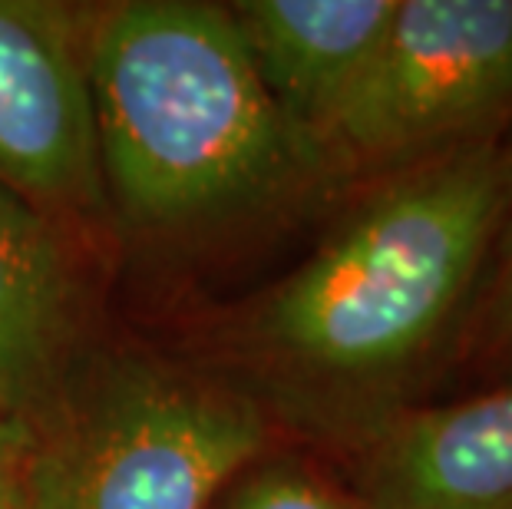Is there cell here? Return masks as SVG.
I'll return each mask as SVG.
<instances>
[{
    "label": "cell",
    "instance_id": "ba28073f",
    "mask_svg": "<svg viewBox=\"0 0 512 509\" xmlns=\"http://www.w3.org/2000/svg\"><path fill=\"white\" fill-rule=\"evenodd\" d=\"M70 285L60 245L30 199L0 182V417L30 427L60 391Z\"/></svg>",
    "mask_w": 512,
    "mask_h": 509
},
{
    "label": "cell",
    "instance_id": "3957f363",
    "mask_svg": "<svg viewBox=\"0 0 512 509\" xmlns=\"http://www.w3.org/2000/svg\"><path fill=\"white\" fill-rule=\"evenodd\" d=\"M281 443L242 384L113 361L30 424L24 509H205Z\"/></svg>",
    "mask_w": 512,
    "mask_h": 509
},
{
    "label": "cell",
    "instance_id": "5b68a950",
    "mask_svg": "<svg viewBox=\"0 0 512 509\" xmlns=\"http://www.w3.org/2000/svg\"><path fill=\"white\" fill-rule=\"evenodd\" d=\"M0 182L24 199H103L86 57L57 7L0 0Z\"/></svg>",
    "mask_w": 512,
    "mask_h": 509
},
{
    "label": "cell",
    "instance_id": "9c48e42d",
    "mask_svg": "<svg viewBox=\"0 0 512 509\" xmlns=\"http://www.w3.org/2000/svg\"><path fill=\"white\" fill-rule=\"evenodd\" d=\"M512 384V215L479 288L440 400Z\"/></svg>",
    "mask_w": 512,
    "mask_h": 509
},
{
    "label": "cell",
    "instance_id": "30bf717a",
    "mask_svg": "<svg viewBox=\"0 0 512 509\" xmlns=\"http://www.w3.org/2000/svg\"><path fill=\"white\" fill-rule=\"evenodd\" d=\"M222 509H367L328 457L281 443L225 490Z\"/></svg>",
    "mask_w": 512,
    "mask_h": 509
},
{
    "label": "cell",
    "instance_id": "8fae6325",
    "mask_svg": "<svg viewBox=\"0 0 512 509\" xmlns=\"http://www.w3.org/2000/svg\"><path fill=\"white\" fill-rule=\"evenodd\" d=\"M30 427L0 417V509H24V463Z\"/></svg>",
    "mask_w": 512,
    "mask_h": 509
},
{
    "label": "cell",
    "instance_id": "6da1fadb",
    "mask_svg": "<svg viewBox=\"0 0 512 509\" xmlns=\"http://www.w3.org/2000/svg\"><path fill=\"white\" fill-rule=\"evenodd\" d=\"M509 215L512 136L351 189L238 321L242 387L328 460L437 404Z\"/></svg>",
    "mask_w": 512,
    "mask_h": 509
},
{
    "label": "cell",
    "instance_id": "52a82bcc",
    "mask_svg": "<svg viewBox=\"0 0 512 509\" xmlns=\"http://www.w3.org/2000/svg\"><path fill=\"white\" fill-rule=\"evenodd\" d=\"M261 86L318 139L361 83L397 0H238L225 4Z\"/></svg>",
    "mask_w": 512,
    "mask_h": 509
},
{
    "label": "cell",
    "instance_id": "7a4b0ae2",
    "mask_svg": "<svg viewBox=\"0 0 512 509\" xmlns=\"http://www.w3.org/2000/svg\"><path fill=\"white\" fill-rule=\"evenodd\" d=\"M83 57L103 182L129 222L291 225L347 199L318 139L261 86L225 4H116Z\"/></svg>",
    "mask_w": 512,
    "mask_h": 509
},
{
    "label": "cell",
    "instance_id": "8992f818",
    "mask_svg": "<svg viewBox=\"0 0 512 509\" xmlns=\"http://www.w3.org/2000/svg\"><path fill=\"white\" fill-rule=\"evenodd\" d=\"M331 463L367 509H512V384L410 410Z\"/></svg>",
    "mask_w": 512,
    "mask_h": 509
},
{
    "label": "cell",
    "instance_id": "277c9868",
    "mask_svg": "<svg viewBox=\"0 0 512 509\" xmlns=\"http://www.w3.org/2000/svg\"><path fill=\"white\" fill-rule=\"evenodd\" d=\"M512 136V0H397L361 83L321 133L351 192Z\"/></svg>",
    "mask_w": 512,
    "mask_h": 509
}]
</instances>
